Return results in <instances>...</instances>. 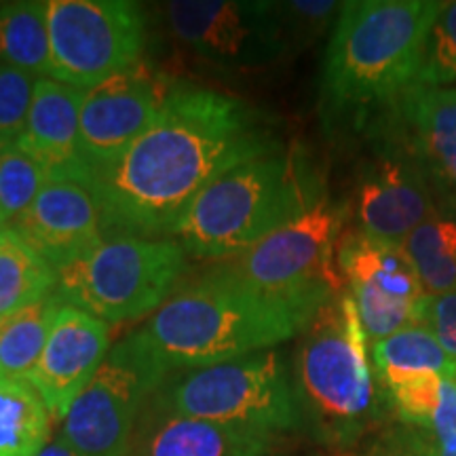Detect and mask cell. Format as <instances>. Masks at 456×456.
<instances>
[{
  "label": "cell",
  "mask_w": 456,
  "mask_h": 456,
  "mask_svg": "<svg viewBox=\"0 0 456 456\" xmlns=\"http://www.w3.org/2000/svg\"><path fill=\"white\" fill-rule=\"evenodd\" d=\"M38 77L0 64V144L17 142L24 134Z\"/></svg>",
  "instance_id": "f546056e"
},
{
  "label": "cell",
  "mask_w": 456,
  "mask_h": 456,
  "mask_svg": "<svg viewBox=\"0 0 456 456\" xmlns=\"http://www.w3.org/2000/svg\"><path fill=\"white\" fill-rule=\"evenodd\" d=\"M336 262L372 345L397 330L423 323L427 292L402 245L351 231L340 237Z\"/></svg>",
  "instance_id": "7c38bea8"
},
{
  "label": "cell",
  "mask_w": 456,
  "mask_h": 456,
  "mask_svg": "<svg viewBox=\"0 0 456 456\" xmlns=\"http://www.w3.org/2000/svg\"><path fill=\"white\" fill-rule=\"evenodd\" d=\"M83 98L81 89L49 77L38 78L24 134L17 144L37 159L51 178L77 180L87 186L89 169L81 159Z\"/></svg>",
  "instance_id": "ac0fdd59"
},
{
  "label": "cell",
  "mask_w": 456,
  "mask_h": 456,
  "mask_svg": "<svg viewBox=\"0 0 456 456\" xmlns=\"http://www.w3.org/2000/svg\"><path fill=\"white\" fill-rule=\"evenodd\" d=\"M49 78L89 91L142 60L144 11L129 0H47Z\"/></svg>",
  "instance_id": "30bf717a"
},
{
  "label": "cell",
  "mask_w": 456,
  "mask_h": 456,
  "mask_svg": "<svg viewBox=\"0 0 456 456\" xmlns=\"http://www.w3.org/2000/svg\"><path fill=\"white\" fill-rule=\"evenodd\" d=\"M306 326V319L262 298L220 265L175 289L138 334L171 374L252 355Z\"/></svg>",
  "instance_id": "3957f363"
},
{
  "label": "cell",
  "mask_w": 456,
  "mask_h": 456,
  "mask_svg": "<svg viewBox=\"0 0 456 456\" xmlns=\"http://www.w3.org/2000/svg\"><path fill=\"white\" fill-rule=\"evenodd\" d=\"M161 13L182 49L220 70H254L285 57L271 3L174 0Z\"/></svg>",
  "instance_id": "8fae6325"
},
{
  "label": "cell",
  "mask_w": 456,
  "mask_h": 456,
  "mask_svg": "<svg viewBox=\"0 0 456 456\" xmlns=\"http://www.w3.org/2000/svg\"><path fill=\"white\" fill-rule=\"evenodd\" d=\"M368 346V334L346 289L300 332L294 391L300 414L309 416L319 440L330 446H351L379 416Z\"/></svg>",
  "instance_id": "5b68a950"
},
{
  "label": "cell",
  "mask_w": 456,
  "mask_h": 456,
  "mask_svg": "<svg viewBox=\"0 0 456 456\" xmlns=\"http://www.w3.org/2000/svg\"><path fill=\"white\" fill-rule=\"evenodd\" d=\"M345 216V208L323 197L222 266L262 298L311 323L330 300L345 292L336 262Z\"/></svg>",
  "instance_id": "8992f818"
},
{
  "label": "cell",
  "mask_w": 456,
  "mask_h": 456,
  "mask_svg": "<svg viewBox=\"0 0 456 456\" xmlns=\"http://www.w3.org/2000/svg\"><path fill=\"white\" fill-rule=\"evenodd\" d=\"M0 64L34 77H49V3H0Z\"/></svg>",
  "instance_id": "ffe728a7"
},
{
  "label": "cell",
  "mask_w": 456,
  "mask_h": 456,
  "mask_svg": "<svg viewBox=\"0 0 456 456\" xmlns=\"http://www.w3.org/2000/svg\"><path fill=\"white\" fill-rule=\"evenodd\" d=\"M38 456H78L74 450L68 446V442L64 440L61 436L53 437V440H49L47 446L43 448V452Z\"/></svg>",
  "instance_id": "836d02e7"
},
{
  "label": "cell",
  "mask_w": 456,
  "mask_h": 456,
  "mask_svg": "<svg viewBox=\"0 0 456 456\" xmlns=\"http://www.w3.org/2000/svg\"><path fill=\"white\" fill-rule=\"evenodd\" d=\"M456 81V0L444 3L427 37L414 85L446 87Z\"/></svg>",
  "instance_id": "f1b7e54d"
},
{
  "label": "cell",
  "mask_w": 456,
  "mask_h": 456,
  "mask_svg": "<svg viewBox=\"0 0 456 456\" xmlns=\"http://www.w3.org/2000/svg\"><path fill=\"white\" fill-rule=\"evenodd\" d=\"M51 412L21 379L0 376V456H38L49 444Z\"/></svg>",
  "instance_id": "44dd1931"
},
{
  "label": "cell",
  "mask_w": 456,
  "mask_h": 456,
  "mask_svg": "<svg viewBox=\"0 0 456 456\" xmlns=\"http://www.w3.org/2000/svg\"><path fill=\"white\" fill-rule=\"evenodd\" d=\"M271 4L285 57L300 53L323 37L330 26H336L342 9V3L332 0H292Z\"/></svg>",
  "instance_id": "4316f807"
},
{
  "label": "cell",
  "mask_w": 456,
  "mask_h": 456,
  "mask_svg": "<svg viewBox=\"0 0 456 456\" xmlns=\"http://www.w3.org/2000/svg\"><path fill=\"white\" fill-rule=\"evenodd\" d=\"M167 376L135 330L112 346L68 410L60 436L78 456H127L142 403Z\"/></svg>",
  "instance_id": "9c48e42d"
},
{
  "label": "cell",
  "mask_w": 456,
  "mask_h": 456,
  "mask_svg": "<svg viewBox=\"0 0 456 456\" xmlns=\"http://www.w3.org/2000/svg\"><path fill=\"white\" fill-rule=\"evenodd\" d=\"M403 254L427 296L456 289V220L436 216L403 239Z\"/></svg>",
  "instance_id": "cb8c5ba5"
},
{
  "label": "cell",
  "mask_w": 456,
  "mask_h": 456,
  "mask_svg": "<svg viewBox=\"0 0 456 456\" xmlns=\"http://www.w3.org/2000/svg\"><path fill=\"white\" fill-rule=\"evenodd\" d=\"M57 271L13 228L0 235V319L55 294Z\"/></svg>",
  "instance_id": "7402d4cb"
},
{
  "label": "cell",
  "mask_w": 456,
  "mask_h": 456,
  "mask_svg": "<svg viewBox=\"0 0 456 456\" xmlns=\"http://www.w3.org/2000/svg\"><path fill=\"white\" fill-rule=\"evenodd\" d=\"M444 379L446 376L436 372H408L383 376L379 383L403 425L429 431L433 414L440 403Z\"/></svg>",
  "instance_id": "83f0119b"
},
{
  "label": "cell",
  "mask_w": 456,
  "mask_h": 456,
  "mask_svg": "<svg viewBox=\"0 0 456 456\" xmlns=\"http://www.w3.org/2000/svg\"><path fill=\"white\" fill-rule=\"evenodd\" d=\"M64 305L55 294L0 319V376L28 380Z\"/></svg>",
  "instance_id": "603a6c76"
},
{
  "label": "cell",
  "mask_w": 456,
  "mask_h": 456,
  "mask_svg": "<svg viewBox=\"0 0 456 456\" xmlns=\"http://www.w3.org/2000/svg\"><path fill=\"white\" fill-rule=\"evenodd\" d=\"M159 408L191 419L275 436L300 423V406L277 351H258L182 372L165 387Z\"/></svg>",
  "instance_id": "ba28073f"
},
{
  "label": "cell",
  "mask_w": 456,
  "mask_h": 456,
  "mask_svg": "<svg viewBox=\"0 0 456 456\" xmlns=\"http://www.w3.org/2000/svg\"><path fill=\"white\" fill-rule=\"evenodd\" d=\"M174 85L148 61L140 60L127 70L85 91L81 106V159L89 169H104L117 161L157 121Z\"/></svg>",
  "instance_id": "4fadbf2b"
},
{
  "label": "cell",
  "mask_w": 456,
  "mask_h": 456,
  "mask_svg": "<svg viewBox=\"0 0 456 456\" xmlns=\"http://www.w3.org/2000/svg\"><path fill=\"white\" fill-rule=\"evenodd\" d=\"M108 353V323L77 306L61 305L47 345L28 376V383L43 397L51 419H66L68 410L91 383Z\"/></svg>",
  "instance_id": "2e32d148"
},
{
  "label": "cell",
  "mask_w": 456,
  "mask_h": 456,
  "mask_svg": "<svg viewBox=\"0 0 456 456\" xmlns=\"http://www.w3.org/2000/svg\"><path fill=\"white\" fill-rule=\"evenodd\" d=\"M436 450H437V456H456V436L450 437V440L437 442Z\"/></svg>",
  "instance_id": "e575fe53"
},
{
  "label": "cell",
  "mask_w": 456,
  "mask_h": 456,
  "mask_svg": "<svg viewBox=\"0 0 456 456\" xmlns=\"http://www.w3.org/2000/svg\"><path fill=\"white\" fill-rule=\"evenodd\" d=\"M429 436L433 442H444L456 436V379L442 380L440 403L429 425Z\"/></svg>",
  "instance_id": "d6a6232c"
},
{
  "label": "cell",
  "mask_w": 456,
  "mask_h": 456,
  "mask_svg": "<svg viewBox=\"0 0 456 456\" xmlns=\"http://www.w3.org/2000/svg\"><path fill=\"white\" fill-rule=\"evenodd\" d=\"M271 446L269 433L161 410L142 431L138 456H266Z\"/></svg>",
  "instance_id": "d6986e66"
},
{
  "label": "cell",
  "mask_w": 456,
  "mask_h": 456,
  "mask_svg": "<svg viewBox=\"0 0 456 456\" xmlns=\"http://www.w3.org/2000/svg\"><path fill=\"white\" fill-rule=\"evenodd\" d=\"M444 3H342L322 68V114L328 129H374L419 74L427 37Z\"/></svg>",
  "instance_id": "7a4b0ae2"
},
{
  "label": "cell",
  "mask_w": 456,
  "mask_h": 456,
  "mask_svg": "<svg viewBox=\"0 0 456 456\" xmlns=\"http://www.w3.org/2000/svg\"><path fill=\"white\" fill-rule=\"evenodd\" d=\"M383 144L359 178L355 214L363 235L402 245L440 212L429 182L406 148L391 135H383Z\"/></svg>",
  "instance_id": "9a60e30c"
},
{
  "label": "cell",
  "mask_w": 456,
  "mask_h": 456,
  "mask_svg": "<svg viewBox=\"0 0 456 456\" xmlns=\"http://www.w3.org/2000/svg\"><path fill=\"white\" fill-rule=\"evenodd\" d=\"M281 151L262 117L216 89L180 85L117 161L91 174L106 237H169L191 203L237 165Z\"/></svg>",
  "instance_id": "6da1fadb"
},
{
  "label": "cell",
  "mask_w": 456,
  "mask_h": 456,
  "mask_svg": "<svg viewBox=\"0 0 456 456\" xmlns=\"http://www.w3.org/2000/svg\"><path fill=\"white\" fill-rule=\"evenodd\" d=\"M323 197L309 163L294 152L277 151L216 178L169 237L195 258H237Z\"/></svg>",
  "instance_id": "277c9868"
},
{
  "label": "cell",
  "mask_w": 456,
  "mask_h": 456,
  "mask_svg": "<svg viewBox=\"0 0 456 456\" xmlns=\"http://www.w3.org/2000/svg\"><path fill=\"white\" fill-rule=\"evenodd\" d=\"M397 140L429 182L437 209L456 212V89L412 85L376 125Z\"/></svg>",
  "instance_id": "5bb4252c"
},
{
  "label": "cell",
  "mask_w": 456,
  "mask_h": 456,
  "mask_svg": "<svg viewBox=\"0 0 456 456\" xmlns=\"http://www.w3.org/2000/svg\"><path fill=\"white\" fill-rule=\"evenodd\" d=\"M362 456H437V450L429 433L402 425L380 433Z\"/></svg>",
  "instance_id": "4dcf8cb0"
},
{
  "label": "cell",
  "mask_w": 456,
  "mask_h": 456,
  "mask_svg": "<svg viewBox=\"0 0 456 456\" xmlns=\"http://www.w3.org/2000/svg\"><path fill=\"white\" fill-rule=\"evenodd\" d=\"M11 224L55 271L106 239L98 199L77 180L51 178L30 208Z\"/></svg>",
  "instance_id": "e0dca14e"
},
{
  "label": "cell",
  "mask_w": 456,
  "mask_h": 456,
  "mask_svg": "<svg viewBox=\"0 0 456 456\" xmlns=\"http://www.w3.org/2000/svg\"><path fill=\"white\" fill-rule=\"evenodd\" d=\"M186 266V252L175 239L106 237L57 269L55 296L106 323L134 322L161 309Z\"/></svg>",
  "instance_id": "52a82bcc"
},
{
  "label": "cell",
  "mask_w": 456,
  "mask_h": 456,
  "mask_svg": "<svg viewBox=\"0 0 456 456\" xmlns=\"http://www.w3.org/2000/svg\"><path fill=\"white\" fill-rule=\"evenodd\" d=\"M49 180V171L17 142L0 144V208L11 222L30 208Z\"/></svg>",
  "instance_id": "484cf974"
},
{
  "label": "cell",
  "mask_w": 456,
  "mask_h": 456,
  "mask_svg": "<svg viewBox=\"0 0 456 456\" xmlns=\"http://www.w3.org/2000/svg\"><path fill=\"white\" fill-rule=\"evenodd\" d=\"M372 359L376 379L408 372H436L456 379V362L425 323H412L374 342Z\"/></svg>",
  "instance_id": "d4e9b609"
},
{
  "label": "cell",
  "mask_w": 456,
  "mask_h": 456,
  "mask_svg": "<svg viewBox=\"0 0 456 456\" xmlns=\"http://www.w3.org/2000/svg\"><path fill=\"white\" fill-rule=\"evenodd\" d=\"M9 218L7 216H4V212H3V208H0V235H3V232H7L9 231Z\"/></svg>",
  "instance_id": "d590c367"
},
{
  "label": "cell",
  "mask_w": 456,
  "mask_h": 456,
  "mask_svg": "<svg viewBox=\"0 0 456 456\" xmlns=\"http://www.w3.org/2000/svg\"><path fill=\"white\" fill-rule=\"evenodd\" d=\"M423 323L440 340L444 351L456 362V289L446 294L427 296Z\"/></svg>",
  "instance_id": "1f68e13d"
}]
</instances>
